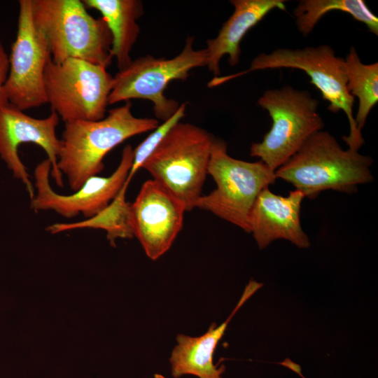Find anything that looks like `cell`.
Segmentation results:
<instances>
[{
  "instance_id": "cell-13",
  "label": "cell",
  "mask_w": 378,
  "mask_h": 378,
  "mask_svg": "<svg viewBox=\"0 0 378 378\" xmlns=\"http://www.w3.org/2000/svg\"><path fill=\"white\" fill-rule=\"evenodd\" d=\"M183 203L154 179L145 181L130 203V225L146 255L157 260L172 246L183 227Z\"/></svg>"
},
{
  "instance_id": "cell-18",
  "label": "cell",
  "mask_w": 378,
  "mask_h": 378,
  "mask_svg": "<svg viewBox=\"0 0 378 378\" xmlns=\"http://www.w3.org/2000/svg\"><path fill=\"white\" fill-rule=\"evenodd\" d=\"M340 10L363 23L368 30L378 35V18L363 0H301L293 11L298 31L309 34L327 13Z\"/></svg>"
},
{
  "instance_id": "cell-21",
  "label": "cell",
  "mask_w": 378,
  "mask_h": 378,
  "mask_svg": "<svg viewBox=\"0 0 378 378\" xmlns=\"http://www.w3.org/2000/svg\"><path fill=\"white\" fill-rule=\"evenodd\" d=\"M186 111V104H181L172 117L152 130L153 132L134 149L133 162L127 181H131L136 172L141 168L144 162L158 147L171 128L184 117Z\"/></svg>"
},
{
  "instance_id": "cell-11",
  "label": "cell",
  "mask_w": 378,
  "mask_h": 378,
  "mask_svg": "<svg viewBox=\"0 0 378 378\" xmlns=\"http://www.w3.org/2000/svg\"><path fill=\"white\" fill-rule=\"evenodd\" d=\"M134 149L126 145L116 169L108 176L89 178L74 193L61 195L50 183L51 163L47 158L38 164L34 172V197L31 208L36 212L52 210L66 218L79 214L90 218L106 208L126 183L131 169Z\"/></svg>"
},
{
  "instance_id": "cell-23",
  "label": "cell",
  "mask_w": 378,
  "mask_h": 378,
  "mask_svg": "<svg viewBox=\"0 0 378 378\" xmlns=\"http://www.w3.org/2000/svg\"><path fill=\"white\" fill-rule=\"evenodd\" d=\"M154 378H166L165 377H164L163 375L162 374H155L154 375Z\"/></svg>"
},
{
  "instance_id": "cell-8",
  "label": "cell",
  "mask_w": 378,
  "mask_h": 378,
  "mask_svg": "<svg viewBox=\"0 0 378 378\" xmlns=\"http://www.w3.org/2000/svg\"><path fill=\"white\" fill-rule=\"evenodd\" d=\"M113 84L106 67L80 59L50 57L44 71L47 104L64 122L103 119Z\"/></svg>"
},
{
  "instance_id": "cell-16",
  "label": "cell",
  "mask_w": 378,
  "mask_h": 378,
  "mask_svg": "<svg viewBox=\"0 0 378 378\" xmlns=\"http://www.w3.org/2000/svg\"><path fill=\"white\" fill-rule=\"evenodd\" d=\"M284 0H231L234 7L230 17L223 23L217 36L209 39L205 48L206 66L215 76H219L220 61L228 56L230 66H236L240 59V43L246 33L271 10H285Z\"/></svg>"
},
{
  "instance_id": "cell-2",
  "label": "cell",
  "mask_w": 378,
  "mask_h": 378,
  "mask_svg": "<svg viewBox=\"0 0 378 378\" xmlns=\"http://www.w3.org/2000/svg\"><path fill=\"white\" fill-rule=\"evenodd\" d=\"M128 101L95 121L64 122L57 160L59 172L76 191L104 169L105 156L115 147L135 135L152 131L159 125L155 118H137Z\"/></svg>"
},
{
  "instance_id": "cell-10",
  "label": "cell",
  "mask_w": 378,
  "mask_h": 378,
  "mask_svg": "<svg viewBox=\"0 0 378 378\" xmlns=\"http://www.w3.org/2000/svg\"><path fill=\"white\" fill-rule=\"evenodd\" d=\"M50 58L47 42L33 22L31 0H20L17 34L5 83L10 104L23 111L47 104L44 71Z\"/></svg>"
},
{
  "instance_id": "cell-17",
  "label": "cell",
  "mask_w": 378,
  "mask_h": 378,
  "mask_svg": "<svg viewBox=\"0 0 378 378\" xmlns=\"http://www.w3.org/2000/svg\"><path fill=\"white\" fill-rule=\"evenodd\" d=\"M86 8L99 11L112 36L111 56L115 57L119 71L127 67L132 59L130 52L140 31L137 20L144 8L138 0H83Z\"/></svg>"
},
{
  "instance_id": "cell-7",
  "label": "cell",
  "mask_w": 378,
  "mask_h": 378,
  "mask_svg": "<svg viewBox=\"0 0 378 378\" xmlns=\"http://www.w3.org/2000/svg\"><path fill=\"white\" fill-rule=\"evenodd\" d=\"M258 104L266 110L272 125L262 141L253 143L250 155L276 171L291 158L314 132L322 130L318 102L309 91L291 86L265 91Z\"/></svg>"
},
{
  "instance_id": "cell-1",
  "label": "cell",
  "mask_w": 378,
  "mask_h": 378,
  "mask_svg": "<svg viewBox=\"0 0 378 378\" xmlns=\"http://www.w3.org/2000/svg\"><path fill=\"white\" fill-rule=\"evenodd\" d=\"M372 160L358 150H344L327 131L312 134L302 147L275 171L276 178L292 184L314 199L327 190L352 194L372 182Z\"/></svg>"
},
{
  "instance_id": "cell-22",
  "label": "cell",
  "mask_w": 378,
  "mask_h": 378,
  "mask_svg": "<svg viewBox=\"0 0 378 378\" xmlns=\"http://www.w3.org/2000/svg\"><path fill=\"white\" fill-rule=\"evenodd\" d=\"M9 70L8 55L0 41V108L8 104L5 91V83Z\"/></svg>"
},
{
  "instance_id": "cell-15",
  "label": "cell",
  "mask_w": 378,
  "mask_h": 378,
  "mask_svg": "<svg viewBox=\"0 0 378 378\" xmlns=\"http://www.w3.org/2000/svg\"><path fill=\"white\" fill-rule=\"evenodd\" d=\"M262 286V284L251 280L230 316L220 326L213 323L206 332L199 337L176 336L177 344L169 358L171 372L174 378L186 374L195 375L198 378H221L225 366L218 367L213 361L217 344L233 316Z\"/></svg>"
},
{
  "instance_id": "cell-3",
  "label": "cell",
  "mask_w": 378,
  "mask_h": 378,
  "mask_svg": "<svg viewBox=\"0 0 378 378\" xmlns=\"http://www.w3.org/2000/svg\"><path fill=\"white\" fill-rule=\"evenodd\" d=\"M80 0H31L34 24L45 38L52 62L69 58L108 67L112 36L106 23L88 13Z\"/></svg>"
},
{
  "instance_id": "cell-5",
  "label": "cell",
  "mask_w": 378,
  "mask_h": 378,
  "mask_svg": "<svg viewBox=\"0 0 378 378\" xmlns=\"http://www.w3.org/2000/svg\"><path fill=\"white\" fill-rule=\"evenodd\" d=\"M214 139L204 129L180 121L141 168L176 195L187 211H191L202 195Z\"/></svg>"
},
{
  "instance_id": "cell-14",
  "label": "cell",
  "mask_w": 378,
  "mask_h": 378,
  "mask_svg": "<svg viewBox=\"0 0 378 378\" xmlns=\"http://www.w3.org/2000/svg\"><path fill=\"white\" fill-rule=\"evenodd\" d=\"M304 194L298 190L284 197L264 189L256 198L248 217L249 233L260 249L272 241L286 239L299 248L310 246L308 236L300 222L301 204Z\"/></svg>"
},
{
  "instance_id": "cell-20",
  "label": "cell",
  "mask_w": 378,
  "mask_h": 378,
  "mask_svg": "<svg viewBox=\"0 0 378 378\" xmlns=\"http://www.w3.org/2000/svg\"><path fill=\"white\" fill-rule=\"evenodd\" d=\"M347 89L358 99V108L354 117L357 129L361 132L367 118L378 102V63L363 64L354 47H351L344 58Z\"/></svg>"
},
{
  "instance_id": "cell-19",
  "label": "cell",
  "mask_w": 378,
  "mask_h": 378,
  "mask_svg": "<svg viewBox=\"0 0 378 378\" xmlns=\"http://www.w3.org/2000/svg\"><path fill=\"white\" fill-rule=\"evenodd\" d=\"M130 182L126 181L118 195L102 211L82 222L57 223L48 226L46 230L56 234L78 228L102 229L106 232V237L111 245L118 238L134 237L130 225V203L126 200V191Z\"/></svg>"
},
{
  "instance_id": "cell-12",
  "label": "cell",
  "mask_w": 378,
  "mask_h": 378,
  "mask_svg": "<svg viewBox=\"0 0 378 378\" xmlns=\"http://www.w3.org/2000/svg\"><path fill=\"white\" fill-rule=\"evenodd\" d=\"M59 121V117L52 111L47 118L39 119L28 115L10 103L0 108V157L14 177L24 184L31 200L34 197V187L19 157L18 148L26 143L42 148L51 163L50 176L62 187V174L57 167L60 139L56 134Z\"/></svg>"
},
{
  "instance_id": "cell-4",
  "label": "cell",
  "mask_w": 378,
  "mask_h": 378,
  "mask_svg": "<svg viewBox=\"0 0 378 378\" xmlns=\"http://www.w3.org/2000/svg\"><path fill=\"white\" fill-rule=\"evenodd\" d=\"M291 68L304 71L311 78L310 83L321 92L328 102L332 113L342 111L349 121V134L343 140L348 148L359 150L365 141L357 129L353 106L355 98L347 89L344 59L337 56L328 45L307 46L304 48H277L270 53L262 52L251 62L250 67L230 76H215L209 85L214 88L248 73L265 69Z\"/></svg>"
},
{
  "instance_id": "cell-6",
  "label": "cell",
  "mask_w": 378,
  "mask_h": 378,
  "mask_svg": "<svg viewBox=\"0 0 378 378\" xmlns=\"http://www.w3.org/2000/svg\"><path fill=\"white\" fill-rule=\"evenodd\" d=\"M208 174L216 188L202 195L195 208L209 211L249 233L252 206L259 194L275 183V172L261 160L251 162L231 157L226 143L214 139Z\"/></svg>"
},
{
  "instance_id": "cell-9",
  "label": "cell",
  "mask_w": 378,
  "mask_h": 378,
  "mask_svg": "<svg viewBox=\"0 0 378 378\" xmlns=\"http://www.w3.org/2000/svg\"><path fill=\"white\" fill-rule=\"evenodd\" d=\"M193 41L192 36H188L181 52L173 58L148 55L118 71L113 76L108 105L131 99H147L153 103L157 118L163 122L172 117L180 104L164 95L168 84L174 80H185L192 69L206 66L205 48L195 50Z\"/></svg>"
}]
</instances>
